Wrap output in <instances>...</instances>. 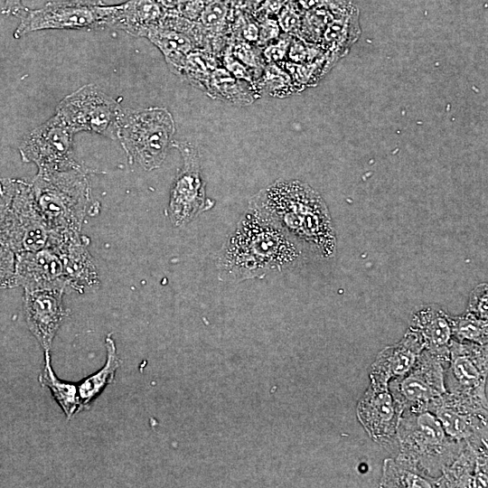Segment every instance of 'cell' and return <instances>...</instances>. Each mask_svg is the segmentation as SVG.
I'll return each mask as SVG.
<instances>
[{
    "mask_svg": "<svg viewBox=\"0 0 488 488\" xmlns=\"http://www.w3.org/2000/svg\"><path fill=\"white\" fill-rule=\"evenodd\" d=\"M15 271L16 254L8 247L0 245V288L18 286Z\"/></svg>",
    "mask_w": 488,
    "mask_h": 488,
    "instance_id": "cell-26",
    "label": "cell"
},
{
    "mask_svg": "<svg viewBox=\"0 0 488 488\" xmlns=\"http://www.w3.org/2000/svg\"><path fill=\"white\" fill-rule=\"evenodd\" d=\"M174 132V117L165 108H122L117 139L120 141L129 164L152 171L164 161Z\"/></svg>",
    "mask_w": 488,
    "mask_h": 488,
    "instance_id": "cell-4",
    "label": "cell"
},
{
    "mask_svg": "<svg viewBox=\"0 0 488 488\" xmlns=\"http://www.w3.org/2000/svg\"><path fill=\"white\" fill-rule=\"evenodd\" d=\"M412 441L408 445L418 446L417 451L439 447L446 442L445 430L439 419L429 412L419 413L414 418Z\"/></svg>",
    "mask_w": 488,
    "mask_h": 488,
    "instance_id": "cell-21",
    "label": "cell"
},
{
    "mask_svg": "<svg viewBox=\"0 0 488 488\" xmlns=\"http://www.w3.org/2000/svg\"><path fill=\"white\" fill-rule=\"evenodd\" d=\"M254 18L256 19L258 27V40L256 44L258 47L263 48L280 36L281 30L277 17L262 15L254 16Z\"/></svg>",
    "mask_w": 488,
    "mask_h": 488,
    "instance_id": "cell-28",
    "label": "cell"
},
{
    "mask_svg": "<svg viewBox=\"0 0 488 488\" xmlns=\"http://www.w3.org/2000/svg\"><path fill=\"white\" fill-rule=\"evenodd\" d=\"M106 347L107 361L105 365L77 385L81 408L89 405L108 383L113 381L116 371L120 365L115 343L109 335L106 339Z\"/></svg>",
    "mask_w": 488,
    "mask_h": 488,
    "instance_id": "cell-18",
    "label": "cell"
},
{
    "mask_svg": "<svg viewBox=\"0 0 488 488\" xmlns=\"http://www.w3.org/2000/svg\"><path fill=\"white\" fill-rule=\"evenodd\" d=\"M165 13L154 0H127L113 5L108 28L145 37L151 29L161 23Z\"/></svg>",
    "mask_w": 488,
    "mask_h": 488,
    "instance_id": "cell-12",
    "label": "cell"
},
{
    "mask_svg": "<svg viewBox=\"0 0 488 488\" xmlns=\"http://www.w3.org/2000/svg\"><path fill=\"white\" fill-rule=\"evenodd\" d=\"M156 2L166 13H178L181 7L188 0H154Z\"/></svg>",
    "mask_w": 488,
    "mask_h": 488,
    "instance_id": "cell-34",
    "label": "cell"
},
{
    "mask_svg": "<svg viewBox=\"0 0 488 488\" xmlns=\"http://www.w3.org/2000/svg\"><path fill=\"white\" fill-rule=\"evenodd\" d=\"M436 418L439 419L445 432L457 438L470 436L473 426L471 417L461 409H455L447 405L436 408Z\"/></svg>",
    "mask_w": 488,
    "mask_h": 488,
    "instance_id": "cell-23",
    "label": "cell"
},
{
    "mask_svg": "<svg viewBox=\"0 0 488 488\" xmlns=\"http://www.w3.org/2000/svg\"><path fill=\"white\" fill-rule=\"evenodd\" d=\"M292 36L283 33L274 42L261 48L262 58L267 63H277L283 61L287 56L288 48Z\"/></svg>",
    "mask_w": 488,
    "mask_h": 488,
    "instance_id": "cell-27",
    "label": "cell"
},
{
    "mask_svg": "<svg viewBox=\"0 0 488 488\" xmlns=\"http://www.w3.org/2000/svg\"><path fill=\"white\" fill-rule=\"evenodd\" d=\"M203 91L213 99L241 105L254 102L260 94L256 86L238 80L224 67L212 70Z\"/></svg>",
    "mask_w": 488,
    "mask_h": 488,
    "instance_id": "cell-16",
    "label": "cell"
},
{
    "mask_svg": "<svg viewBox=\"0 0 488 488\" xmlns=\"http://www.w3.org/2000/svg\"><path fill=\"white\" fill-rule=\"evenodd\" d=\"M266 0H232L230 6L235 10H239L253 14Z\"/></svg>",
    "mask_w": 488,
    "mask_h": 488,
    "instance_id": "cell-32",
    "label": "cell"
},
{
    "mask_svg": "<svg viewBox=\"0 0 488 488\" xmlns=\"http://www.w3.org/2000/svg\"><path fill=\"white\" fill-rule=\"evenodd\" d=\"M25 10L26 7L23 5V0H5L1 13L5 15L20 17Z\"/></svg>",
    "mask_w": 488,
    "mask_h": 488,
    "instance_id": "cell-33",
    "label": "cell"
},
{
    "mask_svg": "<svg viewBox=\"0 0 488 488\" xmlns=\"http://www.w3.org/2000/svg\"><path fill=\"white\" fill-rule=\"evenodd\" d=\"M64 289L24 290V309L28 326L41 345L49 350L66 314Z\"/></svg>",
    "mask_w": 488,
    "mask_h": 488,
    "instance_id": "cell-11",
    "label": "cell"
},
{
    "mask_svg": "<svg viewBox=\"0 0 488 488\" xmlns=\"http://www.w3.org/2000/svg\"><path fill=\"white\" fill-rule=\"evenodd\" d=\"M122 107L99 86L87 84L64 97L56 113L76 134L92 132L117 138V123Z\"/></svg>",
    "mask_w": 488,
    "mask_h": 488,
    "instance_id": "cell-6",
    "label": "cell"
},
{
    "mask_svg": "<svg viewBox=\"0 0 488 488\" xmlns=\"http://www.w3.org/2000/svg\"><path fill=\"white\" fill-rule=\"evenodd\" d=\"M304 15V10L294 0H288L277 15L281 32L291 36H299Z\"/></svg>",
    "mask_w": 488,
    "mask_h": 488,
    "instance_id": "cell-25",
    "label": "cell"
},
{
    "mask_svg": "<svg viewBox=\"0 0 488 488\" xmlns=\"http://www.w3.org/2000/svg\"><path fill=\"white\" fill-rule=\"evenodd\" d=\"M145 38L160 50L170 70L176 75L180 72L186 56L197 49L189 34L161 23L151 29Z\"/></svg>",
    "mask_w": 488,
    "mask_h": 488,
    "instance_id": "cell-14",
    "label": "cell"
},
{
    "mask_svg": "<svg viewBox=\"0 0 488 488\" xmlns=\"http://www.w3.org/2000/svg\"><path fill=\"white\" fill-rule=\"evenodd\" d=\"M74 134L55 114L24 135L18 148L21 158L42 172L80 168L82 165L74 159Z\"/></svg>",
    "mask_w": 488,
    "mask_h": 488,
    "instance_id": "cell-7",
    "label": "cell"
},
{
    "mask_svg": "<svg viewBox=\"0 0 488 488\" xmlns=\"http://www.w3.org/2000/svg\"><path fill=\"white\" fill-rule=\"evenodd\" d=\"M411 329L424 337L432 351L440 353L448 347L453 334L451 317L435 305L418 310L413 315Z\"/></svg>",
    "mask_w": 488,
    "mask_h": 488,
    "instance_id": "cell-15",
    "label": "cell"
},
{
    "mask_svg": "<svg viewBox=\"0 0 488 488\" xmlns=\"http://www.w3.org/2000/svg\"><path fill=\"white\" fill-rule=\"evenodd\" d=\"M220 59L206 50L195 49L185 58L178 77L204 90L207 80L217 67Z\"/></svg>",
    "mask_w": 488,
    "mask_h": 488,
    "instance_id": "cell-20",
    "label": "cell"
},
{
    "mask_svg": "<svg viewBox=\"0 0 488 488\" xmlns=\"http://www.w3.org/2000/svg\"><path fill=\"white\" fill-rule=\"evenodd\" d=\"M172 145L181 153L183 164L171 188L168 215L174 226L183 227L211 206L206 200L197 148L188 141H173Z\"/></svg>",
    "mask_w": 488,
    "mask_h": 488,
    "instance_id": "cell-9",
    "label": "cell"
},
{
    "mask_svg": "<svg viewBox=\"0 0 488 488\" xmlns=\"http://www.w3.org/2000/svg\"><path fill=\"white\" fill-rule=\"evenodd\" d=\"M392 357V371L399 375L406 373L413 365L414 353L408 349L399 348L393 352Z\"/></svg>",
    "mask_w": 488,
    "mask_h": 488,
    "instance_id": "cell-30",
    "label": "cell"
},
{
    "mask_svg": "<svg viewBox=\"0 0 488 488\" xmlns=\"http://www.w3.org/2000/svg\"><path fill=\"white\" fill-rule=\"evenodd\" d=\"M205 5L210 3H221L230 5L232 0H202Z\"/></svg>",
    "mask_w": 488,
    "mask_h": 488,
    "instance_id": "cell-35",
    "label": "cell"
},
{
    "mask_svg": "<svg viewBox=\"0 0 488 488\" xmlns=\"http://www.w3.org/2000/svg\"><path fill=\"white\" fill-rule=\"evenodd\" d=\"M30 183L50 232L80 234L90 198L87 170L38 171Z\"/></svg>",
    "mask_w": 488,
    "mask_h": 488,
    "instance_id": "cell-3",
    "label": "cell"
},
{
    "mask_svg": "<svg viewBox=\"0 0 488 488\" xmlns=\"http://www.w3.org/2000/svg\"><path fill=\"white\" fill-rule=\"evenodd\" d=\"M451 371L454 380L462 389H476L486 374V355L479 358L474 351L453 348Z\"/></svg>",
    "mask_w": 488,
    "mask_h": 488,
    "instance_id": "cell-17",
    "label": "cell"
},
{
    "mask_svg": "<svg viewBox=\"0 0 488 488\" xmlns=\"http://www.w3.org/2000/svg\"><path fill=\"white\" fill-rule=\"evenodd\" d=\"M248 208L279 229L303 251L322 259L334 257L337 240L329 210L319 192L307 183L278 179L251 197Z\"/></svg>",
    "mask_w": 488,
    "mask_h": 488,
    "instance_id": "cell-1",
    "label": "cell"
},
{
    "mask_svg": "<svg viewBox=\"0 0 488 488\" xmlns=\"http://www.w3.org/2000/svg\"><path fill=\"white\" fill-rule=\"evenodd\" d=\"M453 334L463 340L483 343L487 339V320L467 313L459 317H451Z\"/></svg>",
    "mask_w": 488,
    "mask_h": 488,
    "instance_id": "cell-24",
    "label": "cell"
},
{
    "mask_svg": "<svg viewBox=\"0 0 488 488\" xmlns=\"http://www.w3.org/2000/svg\"><path fill=\"white\" fill-rule=\"evenodd\" d=\"M441 367L436 363L427 362V370L420 364L406 377L399 386L401 396L410 405L423 406L440 396L444 390Z\"/></svg>",
    "mask_w": 488,
    "mask_h": 488,
    "instance_id": "cell-13",
    "label": "cell"
},
{
    "mask_svg": "<svg viewBox=\"0 0 488 488\" xmlns=\"http://www.w3.org/2000/svg\"><path fill=\"white\" fill-rule=\"evenodd\" d=\"M303 250L276 226L248 208L216 257L218 277L238 283L296 266Z\"/></svg>",
    "mask_w": 488,
    "mask_h": 488,
    "instance_id": "cell-2",
    "label": "cell"
},
{
    "mask_svg": "<svg viewBox=\"0 0 488 488\" xmlns=\"http://www.w3.org/2000/svg\"><path fill=\"white\" fill-rule=\"evenodd\" d=\"M113 5L101 0L50 1L37 9H28L20 15L14 32L19 39L42 30H90L108 27Z\"/></svg>",
    "mask_w": 488,
    "mask_h": 488,
    "instance_id": "cell-5",
    "label": "cell"
},
{
    "mask_svg": "<svg viewBox=\"0 0 488 488\" xmlns=\"http://www.w3.org/2000/svg\"><path fill=\"white\" fill-rule=\"evenodd\" d=\"M43 372L41 376L42 385L48 387L53 398L59 403L67 418H70L80 407V401L76 384L65 382L58 379L51 366L49 350H45Z\"/></svg>",
    "mask_w": 488,
    "mask_h": 488,
    "instance_id": "cell-19",
    "label": "cell"
},
{
    "mask_svg": "<svg viewBox=\"0 0 488 488\" xmlns=\"http://www.w3.org/2000/svg\"><path fill=\"white\" fill-rule=\"evenodd\" d=\"M304 11H310L323 7H330L339 4L342 0H294Z\"/></svg>",
    "mask_w": 488,
    "mask_h": 488,
    "instance_id": "cell-31",
    "label": "cell"
},
{
    "mask_svg": "<svg viewBox=\"0 0 488 488\" xmlns=\"http://www.w3.org/2000/svg\"><path fill=\"white\" fill-rule=\"evenodd\" d=\"M16 281L24 290L66 289V267L60 249L52 243L36 251L16 254Z\"/></svg>",
    "mask_w": 488,
    "mask_h": 488,
    "instance_id": "cell-10",
    "label": "cell"
},
{
    "mask_svg": "<svg viewBox=\"0 0 488 488\" xmlns=\"http://www.w3.org/2000/svg\"><path fill=\"white\" fill-rule=\"evenodd\" d=\"M258 91L274 97H285L295 91L294 81L289 73L277 63H267L256 82Z\"/></svg>",
    "mask_w": 488,
    "mask_h": 488,
    "instance_id": "cell-22",
    "label": "cell"
},
{
    "mask_svg": "<svg viewBox=\"0 0 488 488\" xmlns=\"http://www.w3.org/2000/svg\"><path fill=\"white\" fill-rule=\"evenodd\" d=\"M2 199H3V192H2L1 183H0V202L2 201Z\"/></svg>",
    "mask_w": 488,
    "mask_h": 488,
    "instance_id": "cell-36",
    "label": "cell"
},
{
    "mask_svg": "<svg viewBox=\"0 0 488 488\" xmlns=\"http://www.w3.org/2000/svg\"><path fill=\"white\" fill-rule=\"evenodd\" d=\"M8 194L10 228L7 247L15 254L43 248L50 230L34 200L30 181L2 178Z\"/></svg>",
    "mask_w": 488,
    "mask_h": 488,
    "instance_id": "cell-8",
    "label": "cell"
},
{
    "mask_svg": "<svg viewBox=\"0 0 488 488\" xmlns=\"http://www.w3.org/2000/svg\"><path fill=\"white\" fill-rule=\"evenodd\" d=\"M468 312L487 320V285L482 284L472 292Z\"/></svg>",
    "mask_w": 488,
    "mask_h": 488,
    "instance_id": "cell-29",
    "label": "cell"
}]
</instances>
